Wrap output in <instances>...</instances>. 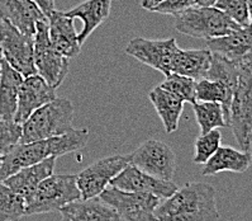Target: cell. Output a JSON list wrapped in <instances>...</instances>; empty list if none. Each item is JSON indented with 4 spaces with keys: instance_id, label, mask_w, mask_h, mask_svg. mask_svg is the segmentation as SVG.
<instances>
[{
    "instance_id": "cell-37",
    "label": "cell",
    "mask_w": 252,
    "mask_h": 221,
    "mask_svg": "<svg viewBox=\"0 0 252 221\" xmlns=\"http://www.w3.org/2000/svg\"><path fill=\"white\" fill-rule=\"evenodd\" d=\"M1 59H3V56H1V52H0V63H1Z\"/></svg>"
},
{
    "instance_id": "cell-22",
    "label": "cell",
    "mask_w": 252,
    "mask_h": 221,
    "mask_svg": "<svg viewBox=\"0 0 252 221\" xmlns=\"http://www.w3.org/2000/svg\"><path fill=\"white\" fill-rule=\"evenodd\" d=\"M24 76L4 59L0 63V120L14 121Z\"/></svg>"
},
{
    "instance_id": "cell-21",
    "label": "cell",
    "mask_w": 252,
    "mask_h": 221,
    "mask_svg": "<svg viewBox=\"0 0 252 221\" xmlns=\"http://www.w3.org/2000/svg\"><path fill=\"white\" fill-rule=\"evenodd\" d=\"M252 164L251 151L237 150L231 147L220 145L202 169V176L212 177L222 172L243 173Z\"/></svg>"
},
{
    "instance_id": "cell-8",
    "label": "cell",
    "mask_w": 252,
    "mask_h": 221,
    "mask_svg": "<svg viewBox=\"0 0 252 221\" xmlns=\"http://www.w3.org/2000/svg\"><path fill=\"white\" fill-rule=\"evenodd\" d=\"M0 52L4 60L24 78L37 74L34 66V38L21 32L10 22L0 18Z\"/></svg>"
},
{
    "instance_id": "cell-23",
    "label": "cell",
    "mask_w": 252,
    "mask_h": 221,
    "mask_svg": "<svg viewBox=\"0 0 252 221\" xmlns=\"http://www.w3.org/2000/svg\"><path fill=\"white\" fill-rule=\"evenodd\" d=\"M149 99L154 105L167 134L175 132L184 110V102L169 90L158 85L149 93Z\"/></svg>"
},
{
    "instance_id": "cell-14",
    "label": "cell",
    "mask_w": 252,
    "mask_h": 221,
    "mask_svg": "<svg viewBox=\"0 0 252 221\" xmlns=\"http://www.w3.org/2000/svg\"><path fill=\"white\" fill-rule=\"evenodd\" d=\"M207 48L240 68L252 70V30L250 27H240L227 36L207 39Z\"/></svg>"
},
{
    "instance_id": "cell-25",
    "label": "cell",
    "mask_w": 252,
    "mask_h": 221,
    "mask_svg": "<svg viewBox=\"0 0 252 221\" xmlns=\"http://www.w3.org/2000/svg\"><path fill=\"white\" fill-rule=\"evenodd\" d=\"M233 90L225 87L218 80H212V79L203 78L196 81L195 98L196 102H218L223 107L225 121L228 126L229 118V105H231Z\"/></svg>"
},
{
    "instance_id": "cell-16",
    "label": "cell",
    "mask_w": 252,
    "mask_h": 221,
    "mask_svg": "<svg viewBox=\"0 0 252 221\" xmlns=\"http://www.w3.org/2000/svg\"><path fill=\"white\" fill-rule=\"evenodd\" d=\"M47 21L48 35L55 48L67 59H72L80 54L81 45L77 39L75 19L66 14V12L55 9L47 17Z\"/></svg>"
},
{
    "instance_id": "cell-1",
    "label": "cell",
    "mask_w": 252,
    "mask_h": 221,
    "mask_svg": "<svg viewBox=\"0 0 252 221\" xmlns=\"http://www.w3.org/2000/svg\"><path fill=\"white\" fill-rule=\"evenodd\" d=\"M89 140V130L74 129L55 138L32 143H18L4 155L0 164V182L18 171L45 159L66 155L84 149Z\"/></svg>"
},
{
    "instance_id": "cell-30",
    "label": "cell",
    "mask_w": 252,
    "mask_h": 221,
    "mask_svg": "<svg viewBox=\"0 0 252 221\" xmlns=\"http://www.w3.org/2000/svg\"><path fill=\"white\" fill-rule=\"evenodd\" d=\"M220 141H222V135L218 129L200 134L194 145V149H195L193 158L194 163L204 165L220 147Z\"/></svg>"
},
{
    "instance_id": "cell-26",
    "label": "cell",
    "mask_w": 252,
    "mask_h": 221,
    "mask_svg": "<svg viewBox=\"0 0 252 221\" xmlns=\"http://www.w3.org/2000/svg\"><path fill=\"white\" fill-rule=\"evenodd\" d=\"M193 110L202 134L220 127H228L222 105L218 102H195L193 103Z\"/></svg>"
},
{
    "instance_id": "cell-36",
    "label": "cell",
    "mask_w": 252,
    "mask_h": 221,
    "mask_svg": "<svg viewBox=\"0 0 252 221\" xmlns=\"http://www.w3.org/2000/svg\"><path fill=\"white\" fill-rule=\"evenodd\" d=\"M247 5H249V14H250L249 27L252 30V0H247Z\"/></svg>"
},
{
    "instance_id": "cell-18",
    "label": "cell",
    "mask_w": 252,
    "mask_h": 221,
    "mask_svg": "<svg viewBox=\"0 0 252 221\" xmlns=\"http://www.w3.org/2000/svg\"><path fill=\"white\" fill-rule=\"evenodd\" d=\"M0 18L10 22L21 32L34 36L37 22L47 17L32 0H0Z\"/></svg>"
},
{
    "instance_id": "cell-3",
    "label": "cell",
    "mask_w": 252,
    "mask_h": 221,
    "mask_svg": "<svg viewBox=\"0 0 252 221\" xmlns=\"http://www.w3.org/2000/svg\"><path fill=\"white\" fill-rule=\"evenodd\" d=\"M75 108L66 98H55L39 107L22 123L19 143L45 140L72 129Z\"/></svg>"
},
{
    "instance_id": "cell-31",
    "label": "cell",
    "mask_w": 252,
    "mask_h": 221,
    "mask_svg": "<svg viewBox=\"0 0 252 221\" xmlns=\"http://www.w3.org/2000/svg\"><path fill=\"white\" fill-rule=\"evenodd\" d=\"M214 6L225 13L241 27H249L250 14L247 0H216Z\"/></svg>"
},
{
    "instance_id": "cell-33",
    "label": "cell",
    "mask_w": 252,
    "mask_h": 221,
    "mask_svg": "<svg viewBox=\"0 0 252 221\" xmlns=\"http://www.w3.org/2000/svg\"><path fill=\"white\" fill-rule=\"evenodd\" d=\"M194 5H196V0H165L160 5L156 6L152 12L160 13V14L176 15Z\"/></svg>"
},
{
    "instance_id": "cell-5",
    "label": "cell",
    "mask_w": 252,
    "mask_h": 221,
    "mask_svg": "<svg viewBox=\"0 0 252 221\" xmlns=\"http://www.w3.org/2000/svg\"><path fill=\"white\" fill-rule=\"evenodd\" d=\"M79 198H81V193L76 176L52 174L39 183L36 191L26 201V216L60 211L61 207Z\"/></svg>"
},
{
    "instance_id": "cell-24",
    "label": "cell",
    "mask_w": 252,
    "mask_h": 221,
    "mask_svg": "<svg viewBox=\"0 0 252 221\" xmlns=\"http://www.w3.org/2000/svg\"><path fill=\"white\" fill-rule=\"evenodd\" d=\"M213 54L209 48L199 50H181L179 48L172 64V73L185 75L196 81L205 78L211 68Z\"/></svg>"
},
{
    "instance_id": "cell-15",
    "label": "cell",
    "mask_w": 252,
    "mask_h": 221,
    "mask_svg": "<svg viewBox=\"0 0 252 221\" xmlns=\"http://www.w3.org/2000/svg\"><path fill=\"white\" fill-rule=\"evenodd\" d=\"M56 97V89L51 87L38 74L26 76L19 89L18 107L14 121L22 125L34 110L54 101Z\"/></svg>"
},
{
    "instance_id": "cell-6",
    "label": "cell",
    "mask_w": 252,
    "mask_h": 221,
    "mask_svg": "<svg viewBox=\"0 0 252 221\" xmlns=\"http://www.w3.org/2000/svg\"><path fill=\"white\" fill-rule=\"evenodd\" d=\"M228 126L241 150L251 151L252 145V70L240 68L237 85L229 105Z\"/></svg>"
},
{
    "instance_id": "cell-4",
    "label": "cell",
    "mask_w": 252,
    "mask_h": 221,
    "mask_svg": "<svg viewBox=\"0 0 252 221\" xmlns=\"http://www.w3.org/2000/svg\"><path fill=\"white\" fill-rule=\"evenodd\" d=\"M174 17L176 31L187 36L203 38L205 41L227 36L241 27L240 24L216 6L194 5Z\"/></svg>"
},
{
    "instance_id": "cell-13",
    "label": "cell",
    "mask_w": 252,
    "mask_h": 221,
    "mask_svg": "<svg viewBox=\"0 0 252 221\" xmlns=\"http://www.w3.org/2000/svg\"><path fill=\"white\" fill-rule=\"evenodd\" d=\"M109 185L122 191L151 193L161 200L169 198L179 188L172 181L160 180L158 177L146 173L132 164L126 167L118 176L114 177L110 181Z\"/></svg>"
},
{
    "instance_id": "cell-19",
    "label": "cell",
    "mask_w": 252,
    "mask_h": 221,
    "mask_svg": "<svg viewBox=\"0 0 252 221\" xmlns=\"http://www.w3.org/2000/svg\"><path fill=\"white\" fill-rule=\"evenodd\" d=\"M63 221H123L107 203L99 197L76 201L67 203L60 209Z\"/></svg>"
},
{
    "instance_id": "cell-34",
    "label": "cell",
    "mask_w": 252,
    "mask_h": 221,
    "mask_svg": "<svg viewBox=\"0 0 252 221\" xmlns=\"http://www.w3.org/2000/svg\"><path fill=\"white\" fill-rule=\"evenodd\" d=\"M33 3L37 4L39 9L42 10V13L48 17L51 13L56 9V5H55V0H32Z\"/></svg>"
},
{
    "instance_id": "cell-35",
    "label": "cell",
    "mask_w": 252,
    "mask_h": 221,
    "mask_svg": "<svg viewBox=\"0 0 252 221\" xmlns=\"http://www.w3.org/2000/svg\"><path fill=\"white\" fill-rule=\"evenodd\" d=\"M162 1H165V0H142V1H141V6H142L143 9L152 12V10H154L158 5H160Z\"/></svg>"
},
{
    "instance_id": "cell-2",
    "label": "cell",
    "mask_w": 252,
    "mask_h": 221,
    "mask_svg": "<svg viewBox=\"0 0 252 221\" xmlns=\"http://www.w3.org/2000/svg\"><path fill=\"white\" fill-rule=\"evenodd\" d=\"M216 194L208 183H187L158 205L155 221H218Z\"/></svg>"
},
{
    "instance_id": "cell-32",
    "label": "cell",
    "mask_w": 252,
    "mask_h": 221,
    "mask_svg": "<svg viewBox=\"0 0 252 221\" xmlns=\"http://www.w3.org/2000/svg\"><path fill=\"white\" fill-rule=\"evenodd\" d=\"M22 125L15 121L0 120V164L4 155L21 140Z\"/></svg>"
},
{
    "instance_id": "cell-7",
    "label": "cell",
    "mask_w": 252,
    "mask_h": 221,
    "mask_svg": "<svg viewBox=\"0 0 252 221\" xmlns=\"http://www.w3.org/2000/svg\"><path fill=\"white\" fill-rule=\"evenodd\" d=\"M34 66L37 74L45 79L51 87L57 88L68 74V59L55 48L48 35L47 18L36 24L34 33Z\"/></svg>"
},
{
    "instance_id": "cell-9",
    "label": "cell",
    "mask_w": 252,
    "mask_h": 221,
    "mask_svg": "<svg viewBox=\"0 0 252 221\" xmlns=\"http://www.w3.org/2000/svg\"><path fill=\"white\" fill-rule=\"evenodd\" d=\"M99 198L125 221H155V210L161 203L155 194L122 191L113 185H108Z\"/></svg>"
},
{
    "instance_id": "cell-10",
    "label": "cell",
    "mask_w": 252,
    "mask_h": 221,
    "mask_svg": "<svg viewBox=\"0 0 252 221\" xmlns=\"http://www.w3.org/2000/svg\"><path fill=\"white\" fill-rule=\"evenodd\" d=\"M128 158L129 164L165 181H172L178 164L174 150L167 144L154 139L143 141Z\"/></svg>"
},
{
    "instance_id": "cell-17",
    "label": "cell",
    "mask_w": 252,
    "mask_h": 221,
    "mask_svg": "<svg viewBox=\"0 0 252 221\" xmlns=\"http://www.w3.org/2000/svg\"><path fill=\"white\" fill-rule=\"evenodd\" d=\"M56 159L55 156H51L37 164L23 168L13 176L8 177L5 181H3V183L13 192L23 197L24 201H27L33 192L36 191L39 183L54 174Z\"/></svg>"
},
{
    "instance_id": "cell-28",
    "label": "cell",
    "mask_w": 252,
    "mask_h": 221,
    "mask_svg": "<svg viewBox=\"0 0 252 221\" xmlns=\"http://www.w3.org/2000/svg\"><path fill=\"white\" fill-rule=\"evenodd\" d=\"M26 216V201L0 182V221H17Z\"/></svg>"
},
{
    "instance_id": "cell-12",
    "label": "cell",
    "mask_w": 252,
    "mask_h": 221,
    "mask_svg": "<svg viewBox=\"0 0 252 221\" xmlns=\"http://www.w3.org/2000/svg\"><path fill=\"white\" fill-rule=\"evenodd\" d=\"M179 48L180 47L174 37L167 39L137 37L128 42L126 54L167 76L172 73V64Z\"/></svg>"
},
{
    "instance_id": "cell-20",
    "label": "cell",
    "mask_w": 252,
    "mask_h": 221,
    "mask_svg": "<svg viewBox=\"0 0 252 221\" xmlns=\"http://www.w3.org/2000/svg\"><path fill=\"white\" fill-rule=\"evenodd\" d=\"M112 0H85L75 8L66 12L71 18L80 19L83 23L80 32L77 33V39L81 46L89 38L96 28L109 18Z\"/></svg>"
},
{
    "instance_id": "cell-27",
    "label": "cell",
    "mask_w": 252,
    "mask_h": 221,
    "mask_svg": "<svg viewBox=\"0 0 252 221\" xmlns=\"http://www.w3.org/2000/svg\"><path fill=\"white\" fill-rule=\"evenodd\" d=\"M238 75H240V66L237 64L232 63L220 55L213 54L211 68L208 70L205 78L220 81L234 92L238 81Z\"/></svg>"
},
{
    "instance_id": "cell-11",
    "label": "cell",
    "mask_w": 252,
    "mask_h": 221,
    "mask_svg": "<svg viewBox=\"0 0 252 221\" xmlns=\"http://www.w3.org/2000/svg\"><path fill=\"white\" fill-rule=\"evenodd\" d=\"M128 165H129L128 155H112L99 159L89 167H86L76 176L77 187L80 189L81 198L89 200V198L99 197V194L109 185L110 181Z\"/></svg>"
},
{
    "instance_id": "cell-29",
    "label": "cell",
    "mask_w": 252,
    "mask_h": 221,
    "mask_svg": "<svg viewBox=\"0 0 252 221\" xmlns=\"http://www.w3.org/2000/svg\"><path fill=\"white\" fill-rule=\"evenodd\" d=\"M160 87L163 89L169 90L172 94H175L178 98H180L184 103H195V89H196V80L185 75L175 74L171 73L167 75L165 80L160 84Z\"/></svg>"
}]
</instances>
